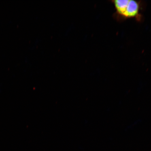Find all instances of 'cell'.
<instances>
[{
	"instance_id": "cell-1",
	"label": "cell",
	"mask_w": 151,
	"mask_h": 151,
	"mask_svg": "<svg viewBox=\"0 0 151 151\" xmlns=\"http://www.w3.org/2000/svg\"><path fill=\"white\" fill-rule=\"evenodd\" d=\"M112 3L119 17L124 19L140 17L141 5L139 2L133 0H115Z\"/></svg>"
}]
</instances>
